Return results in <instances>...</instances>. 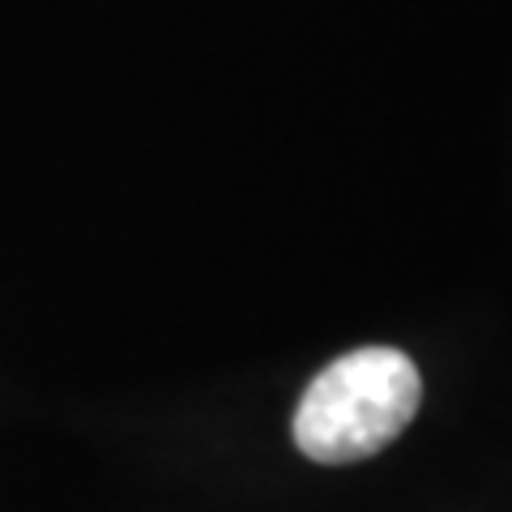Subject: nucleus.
I'll return each mask as SVG.
<instances>
[{
	"instance_id": "obj_1",
	"label": "nucleus",
	"mask_w": 512,
	"mask_h": 512,
	"mask_svg": "<svg viewBox=\"0 0 512 512\" xmlns=\"http://www.w3.org/2000/svg\"><path fill=\"white\" fill-rule=\"evenodd\" d=\"M423 402V380L410 355L363 346L333 359L295 410V444L320 466H350L393 444Z\"/></svg>"
}]
</instances>
